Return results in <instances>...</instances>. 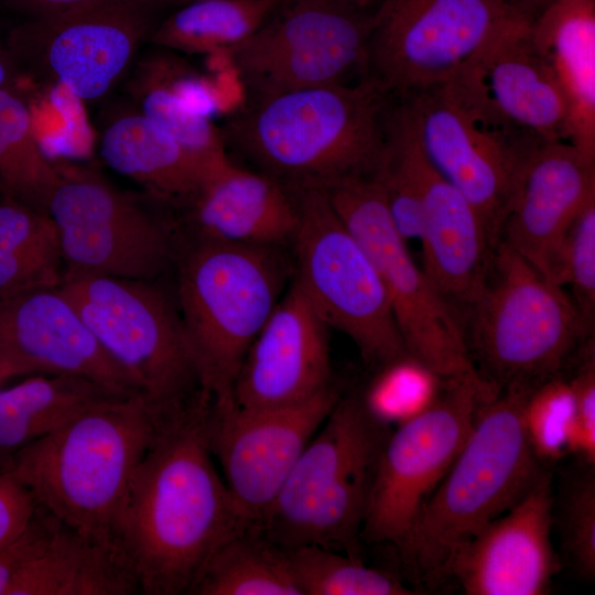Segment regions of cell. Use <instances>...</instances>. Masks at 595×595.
I'll return each mask as SVG.
<instances>
[{"instance_id":"obj_1","label":"cell","mask_w":595,"mask_h":595,"mask_svg":"<svg viewBox=\"0 0 595 595\" xmlns=\"http://www.w3.org/2000/svg\"><path fill=\"white\" fill-rule=\"evenodd\" d=\"M212 397L163 411L130 482L115 543L143 595L191 594L204 565L246 522L214 464Z\"/></svg>"},{"instance_id":"obj_2","label":"cell","mask_w":595,"mask_h":595,"mask_svg":"<svg viewBox=\"0 0 595 595\" xmlns=\"http://www.w3.org/2000/svg\"><path fill=\"white\" fill-rule=\"evenodd\" d=\"M392 104L364 77L250 102L221 133L290 190H325L378 170Z\"/></svg>"},{"instance_id":"obj_3","label":"cell","mask_w":595,"mask_h":595,"mask_svg":"<svg viewBox=\"0 0 595 595\" xmlns=\"http://www.w3.org/2000/svg\"><path fill=\"white\" fill-rule=\"evenodd\" d=\"M163 411L142 394L105 398L11 455L2 473L64 524L116 545L130 482Z\"/></svg>"},{"instance_id":"obj_4","label":"cell","mask_w":595,"mask_h":595,"mask_svg":"<svg viewBox=\"0 0 595 595\" xmlns=\"http://www.w3.org/2000/svg\"><path fill=\"white\" fill-rule=\"evenodd\" d=\"M530 390L505 388L479 404L463 446L399 551L415 583L437 586L451 554L509 510L548 469L523 426Z\"/></svg>"},{"instance_id":"obj_5","label":"cell","mask_w":595,"mask_h":595,"mask_svg":"<svg viewBox=\"0 0 595 595\" xmlns=\"http://www.w3.org/2000/svg\"><path fill=\"white\" fill-rule=\"evenodd\" d=\"M174 298L201 388L232 401L253 339L283 294L288 264L280 247L235 245L193 236L177 241Z\"/></svg>"},{"instance_id":"obj_6","label":"cell","mask_w":595,"mask_h":595,"mask_svg":"<svg viewBox=\"0 0 595 595\" xmlns=\"http://www.w3.org/2000/svg\"><path fill=\"white\" fill-rule=\"evenodd\" d=\"M463 329L474 367L496 390L566 375L594 339L564 286L500 241Z\"/></svg>"},{"instance_id":"obj_7","label":"cell","mask_w":595,"mask_h":595,"mask_svg":"<svg viewBox=\"0 0 595 595\" xmlns=\"http://www.w3.org/2000/svg\"><path fill=\"white\" fill-rule=\"evenodd\" d=\"M391 430L359 391L340 394L266 513V533L284 549L318 545L361 559L371 477Z\"/></svg>"},{"instance_id":"obj_8","label":"cell","mask_w":595,"mask_h":595,"mask_svg":"<svg viewBox=\"0 0 595 595\" xmlns=\"http://www.w3.org/2000/svg\"><path fill=\"white\" fill-rule=\"evenodd\" d=\"M540 13L522 0H380L366 77L392 100L443 85L497 36Z\"/></svg>"},{"instance_id":"obj_9","label":"cell","mask_w":595,"mask_h":595,"mask_svg":"<svg viewBox=\"0 0 595 595\" xmlns=\"http://www.w3.org/2000/svg\"><path fill=\"white\" fill-rule=\"evenodd\" d=\"M60 288L152 404L169 409L202 389L175 298L159 280L78 277Z\"/></svg>"},{"instance_id":"obj_10","label":"cell","mask_w":595,"mask_h":595,"mask_svg":"<svg viewBox=\"0 0 595 595\" xmlns=\"http://www.w3.org/2000/svg\"><path fill=\"white\" fill-rule=\"evenodd\" d=\"M295 277L328 327L345 334L372 370L409 354L383 283L322 190L294 191Z\"/></svg>"},{"instance_id":"obj_11","label":"cell","mask_w":595,"mask_h":595,"mask_svg":"<svg viewBox=\"0 0 595 595\" xmlns=\"http://www.w3.org/2000/svg\"><path fill=\"white\" fill-rule=\"evenodd\" d=\"M322 191L370 257L409 354L443 379L484 380L469 357L459 320L396 228L376 172Z\"/></svg>"},{"instance_id":"obj_12","label":"cell","mask_w":595,"mask_h":595,"mask_svg":"<svg viewBox=\"0 0 595 595\" xmlns=\"http://www.w3.org/2000/svg\"><path fill=\"white\" fill-rule=\"evenodd\" d=\"M46 212L54 223L64 279L160 280L174 264L173 228L89 166L57 163Z\"/></svg>"},{"instance_id":"obj_13","label":"cell","mask_w":595,"mask_h":595,"mask_svg":"<svg viewBox=\"0 0 595 595\" xmlns=\"http://www.w3.org/2000/svg\"><path fill=\"white\" fill-rule=\"evenodd\" d=\"M497 391L483 380H446L428 410L390 431L371 477L363 540L402 549L463 446L479 404Z\"/></svg>"},{"instance_id":"obj_14","label":"cell","mask_w":595,"mask_h":595,"mask_svg":"<svg viewBox=\"0 0 595 595\" xmlns=\"http://www.w3.org/2000/svg\"><path fill=\"white\" fill-rule=\"evenodd\" d=\"M371 12L311 3L281 7L227 50L251 102L366 77ZM357 82V80H356Z\"/></svg>"},{"instance_id":"obj_15","label":"cell","mask_w":595,"mask_h":595,"mask_svg":"<svg viewBox=\"0 0 595 595\" xmlns=\"http://www.w3.org/2000/svg\"><path fill=\"white\" fill-rule=\"evenodd\" d=\"M394 101L428 163L469 201L498 244L518 171L544 141L495 125L446 84Z\"/></svg>"},{"instance_id":"obj_16","label":"cell","mask_w":595,"mask_h":595,"mask_svg":"<svg viewBox=\"0 0 595 595\" xmlns=\"http://www.w3.org/2000/svg\"><path fill=\"white\" fill-rule=\"evenodd\" d=\"M154 2L88 0L12 30L7 43L19 66L62 85L78 99L104 97L150 39Z\"/></svg>"},{"instance_id":"obj_17","label":"cell","mask_w":595,"mask_h":595,"mask_svg":"<svg viewBox=\"0 0 595 595\" xmlns=\"http://www.w3.org/2000/svg\"><path fill=\"white\" fill-rule=\"evenodd\" d=\"M339 397L334 386L309 400L282 407L246 408L212 399L209 447L246 522L261 524Z\"/></svg>"},{"instance_id":"obj_18","label":"cell","mask_w":595,"mask_h":595,"mask_svg":"<svg viewBox=\"0 0 595 595\" xmlns=\"http://www.w3.org/2000/svg\"><path fill=\"white\" fill-rule=\"evenodd\" d=\"M532 23L493 40L448 82L495 125L538 141H569L567 106Z\"/></svg>"},{"instance_id":"obj_19","label":"cell","mask_w":595,"mask_h":595,"mask_svg":"<svg viewBox=\"0 0 595 595\" xmlns=\"http://www.w3.org/2000/svg\"><path fill=\"white\" fill-rule=\"evenodd\" d=\"M552 473L548 468L509 510L462 543L441 582L454 578L467 595H544L562 562L552 543Z\"/></svg>"},{"instance_id":"obj_20","label":"cell","mask_w":595,"mask_h":595,"mask_svg":"<svg viewBox=\"0 0 595 595\" xmlns=\"http://www.w3.org/2000/svg\"><path fill=\"white\" fill-rule=\"evenodd\" d=\"M594 199L595 161L569 141L541 142L518 171L499 241L560 285L564 239Z\"/></svg>"},{"instance_id":"obj_21","label":"cell","mask_w":595,"mask_h":595,"mask_svg":"<svg viewBox=\"0 0 595 595\" xmlns=\"http://www.w3.org/2000/svg\"><path fill=\"white\" fill-rule=\"evenodd\" d=\"M328 329L293 279L242 360L232 402L246 408L290 405L336 386Z\"/></svg>"},{"instance_id":"obj_22","label":"cell","mask_w":595,"mask_h":595,"mask_svg":"<svg viewBox=\"0 0 595 595\" xmlns=\"http://www.w3.org/2000/svg\"><path fill=\"white\" fill-rule=\"evenodd\" d=\"M0 351L33 374H72L119 394H141L60 286L0 302Z\"/></svg>"},{"instance_id":"obj_23","label":"cell","mask_w":595,"mask_h":595,"mask_svg":"<svg viewBox=\"0 0 595 595\" xmlns=\"http://www.w3.org/2000/svg\"><path fill=\"white\" fill-rule=\"evenodd\" d=\"M420 169L422 269L463 326L485 288L497 242L476 208L431 167L421 151Z\"/></svg>"},{"instance_id":"obj_24","label":"cell","mask_w":595,"mask_h":595,"mask_svg":"<svg viewBox=\"0 0 595 595\" xmlns=\"http://www.w3.org/2000/svg\"><path fill=\"white\" fill-rule=\"evenodd\" d=\"M185 209L193 236L246 246L292 244L300 219L294 191L232 160L204 183Z\"/></svg>"},{"instance_id":"obj_25","label":"cell","mask_w":595,"mask_h":595,"mask_svg":"<svg viewBox=\"0 0 595 595\" xmlns=\"http://www.w3.org/2000/svg\"><path fill=\"white\" fill-rule=\"evenodd\" d=\"M109 167L162 203L185 207L229 156L205 158L137 110L113 115L100 137Z\"/></svg>"},{"instance_id":"obj_26","label":"cell","mask_w":595,"mask_h":595,"mask_svg":"<svg viewBox=\"0 0 595 595\" xmlns=\"http://www.w3.org/2000/svg\"><path fill=\"white\" fill-rule=\"evenodd\" d=\"M532 33L564 94L569 140L595 161V0H552Z\"/></svg>"},{"instance_id":"obj_27","label":"cell","mask_w":595,"mask_h":595,"mask_svg":"<svg viewBox=\"0 0 595 595\" xmlns=\"http://www.w3.org/2000/svg\"><path fill=\"white\" fill-rule=\"evenodd\" d=\"M136 577L117 545L56 519L45 547L11 583L7 595H131Z\"/></svg>"},{"instance_id":"obj_28","label":"cell","mask_w":595,"mask_h":595,"mask_svg":"<svg viewBox=\"0 0 595 595\" xmlns=\"http://www.w3.org/2000/svg\"><path fill=\"white\" fill-rule=\"evenodd\" d=\"M116 394L72 374H33L12 387H1L0 456L7 461L89 405Z\"/></svg>"},{"instance_id":"obj_29","label":"cell","mask_w":595,"mask_h":595,"mask_svg":"<svg viewBox=\"0 0 595 595\" xmlns=\"http://www.w3.org/2000/svg\"><path fill=\"white\" fill-rule=\"evenodd\" d=\"M191 594L302 595L286 549L256 523L239 527L218 545Z\"/></svg>"},{"instance_id":"obj_30","label":"cell","mask_w":595,"mask_h":595,"mask_svg":"<svg viewBox=\"0 0 595 595\" xmlns=\"http://www.w3.org/2000/svg\"><path fill=\"white\" fill-rule=\"evenodd\" d=\"M186 66L172 55L158 52L139 61L128 82L138 110L192 151L208 158L228 156L223 133L212 119L185 99Z\"/></svg>"},{"instance_id":"obj_31","label":"cell","mask_w":595,"mask_h":595,"mask_svg":"<svg viewBox=\"0 0 595 595\" xmlns=\"http://www.w3.org/2000/svg\"><path fill=\"white\" fill-rule=\"evenodd\" d=\"M63 279L60 242L47 212L0 197V302L57 288Z\"/></svg>"},{"instance_id":"obj_32","label":"cell","mask_w":595,"mask_h":595,"mask_svg":"<svg viewBox=\"0 0 595 595\" xmlns=\"http://www.w3.org/2000/svg\"><path fill=\"white\" fill-rule=\"evenodd\" d=\"M283 0H195L158 23L150 41L187 54L229 50L253 34Z\"/></svg>"},{"instance_id":"obj_33","label":"cell","mask_w":595,"mask_h":595,"mask_svg":"<svg viewBox=\"0 0 595 595\" xmlns=\"http://www.w3.org/2000/svg\"><path fill=\"white\" fill-rule=\"evenodd\" d=\"M57 163L36 139L32 110L13 86L0 88V197L46 212Z\"/></svg>"},{"instance_id":"obj_34","label":"cell","mask_w":595,"mask_h":595,"mask_svg":"<svg viewBox=\"0 0 595 595\" xmlns=\"http://www.w3.org/2000/svg\"><path fill=\"white\" fill-rule=\"evenodd\" d=\"M302 595H413L419 589L361 559L318 545L286 549Z\"/></svg>"},{"instance_id":"obj_35","label":"cell","mask_w":595,"mask_h":595,"mask_svg":"<svg viewBox=\"0 0 595 595\" xmlns=\"http://www.w3.org/2000/svg\"><path fill=\"white\" fill-rule=\"evenodd\" d=\"M445 383L446 379L407 354L374 369L359 394L369 413L392 429L428 410Z\"/></svg>"},{"instance_id":"obj_36","label":"cell","mask_w":595,"mask_h":595,"mask_svg":"<svg viewBox=\"0 0 595 595\" xmlns=\"http://www.w3.org/2000/svg\"><path fill=\"white\" fill-rule=\"evenodd\" d=\"M522 421L532 451L545 466L571 453L575 402L567 374L530 390L523 402Z\"/></svg>"},{"instance_id":"obj_37","label":"cell","mask_w":595,"mask_h":595,"mask_svg":"<svg viewBox=\"0 0 595 595\" xmlns=\"http://www.w3.org/2000/svg\"><path fill=\"white\" fill-rule=\"evenodd\" d=\"M583 467L571 475L558 508L561 549L566 563L582 578L595 576V470Z\"/></svg>"},{"instance_id":"obj_38","label":"cell","mask_w":595,"mask_h":595,"mask_svg":"<svg viewBox=\"0 0 595 595\" xmlns=\"http://www.w3.org/2000/svg\"><path fill=\"white\" fill-rule=\"evenodd\" d=\"M560 285L571 289V298L586 326L595 328V199L570 227L561 256Z\"/></svg>"},{"instance_id":"obj_39","label":"cell","mask_w":595,"mask_h":595,"mask_svg":"<svg viewBox=\"0 0 595 595\" xmlns=\"http://www.w3.org/2000/svg\"><path fill=\"white\" fill-rule=\"evenodd\" d=\"M575 402V432L571 453L595 466V340L581 351L567 372Z\"/></svg>"},{"instance_id":"obj_40","label":"cell","mask_w":595,"mask_h":595,"mask_svg":"<svg viewBox=\"0 0 595 595\" xmlns=\"http://www.w3.org/2000/svg\"><path fill=\"white\" fill-rule=\"evenodd\" d=\"M55 522L56 518L37 505L24 531L0 549V595H7L21 569L45 547Z\"/></svg>"},{"instance_id":"obj_41","label":"cell","mask_w":595,"mask_h":595,"mask_svg":"<svg viewBox=\"0 0 595 595\" xmlns=\"http://www.w3.org/2000/svg\"><path fill=\"white\" fill-rule=\"evenodd\" d=\"M37 504L15 479L0 473V549L17 539L31 522Z\"/></svg>"},{"instance_id":"obj_42","label":"cell","mask_w":595,"mask_h":595,"mask_svg":"<svg viewBox=\"0 0 595 595\" xmlns=\"http://www.w3.org/2000/svg\"><path fill=\"white\" fill-rule=\"evenodd\" d=\"M31 18L44 17L67 10L88 0H7Z\"/></svg>"},{"instance_id":"obj_43","label":"cell","mask_w":595,"mask_h":595,"mask_svg":"<svg viewBox=\"0 0 595 595\" xmlns=\"http://www.w3.org/2000/svg\"><path fill=\"white\" fill-rule=\"evenodd\" d=\"M19 67L7 41L0 37V88L15 84L20 74Z\"/></svg>"},{"instance_id":"obj_44","label":"cell","mask_w":595,"mask_h":595,"mask_svg":"<svg viewBox=\"0 0 595 595\" xmlns=\"http://www.w3.org/2000/svg\"><path fill=\"white\" fill-rule=\"evenodd\" d=\"M380 0H283V3L290 2H311L344 8L354 11L372 12Z\"/></svg>"},{"instance_id":"obj_45","label":"cell","mask_w":595,"mask_h":595,"mask_svg":"<svg viewBox=\"0 0 595 595\" xmlns=\"http://www.w3.org/2000/svg\"><path fill=\"white\" fill-rule=\"evenodd\" d=\"M33 372L22 363L0 351V388L10 379Z\"/></svg>"},{"instance_id":"obj_46","label":"cell","mask_w":595,"mask_h":595,"mask_svg":"<svg viewBox=\"0 0 595 595\" xmlns=\"http://www.w3.org/2000/svg\"><path fill=\"white\" fill-rule=\"evenodd\" d=\"M539 11H543L552 0H522Z\"/></svg>"},{"instance_id":"obj_47","label":"cell","mask_w":595,"mask_h":595,"mask_svg":"<svg viewBox=\"0 0 595 595\" xmlns=\"http://www.w3.org/2000/svg\"><path fill=\"white\" fill-rule=\"evenodd\" d=\"M149 1L154 2V3H159V2H176V3L182 6V4L195 1V0H149Z\"/></svg>"}]
</instances>
